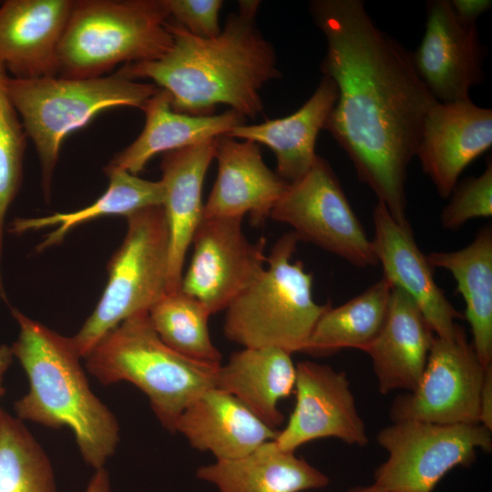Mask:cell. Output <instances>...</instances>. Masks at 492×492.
Returning a JSON list of instances; mask_svg holds the SVG:
<instances>
[{"label": "cell", "instance_id": "6da1fadb", "mask_svg": "<svg viewBox=\"0 0 492 492\" xmlns=\"http://www.w3.org/2000/svg\"><path fill=\"white\" fill-rule=\"evenodd\" d=\"M310 12L326 40L322 72L338 90L323 128L377 201L397 222L409 224L407 168L425 118L438 101L418 76L411 53L375 25L361 0H314Z\"/></svg>", "mask_w": 492, "mask_h": 492}, {"label": "cell", "instance_id": "7a4b0ae2", "mask_svg": "<svg viewBox=\"0 0 492 492\" xmlns=\"http://www.w3.org/2000/svg\"><path fill=\"white\" fill-rule=\"evenodd\" d=\"M259 1H240L215 38L193 36L171 18L166 27L170 49L160 58L130 63L117 72L130 79L148 78L170 96L174 111L212 115L219 104L245 118L263 112L261 89L281 77L275 51L256 26Z\"/></svg>", "mask_w": 492, "mask_h": 492}, {"label": "cell", "instance_id": "3957f363", "mask_svg": "<svg viewBox=\"0 0 492 492\" xmlns=\"http://www.w3.org/2000/svg\"><path fill=\"white\" fill-rule=\"evenodd\" d=\"M19 333L11 345L28 392L14 404L15 416L46 427L69 428L84 461L104 467L118 445L119 424L91 390L71 337H65L11 308Z\"/></svg>", "mask_w": 492, "mask_h": 492}, {"label": "cell", "instance_id": "277c9868", "mask_svg": "<svg viewBox=\"0 0 492 492\" xmlns=\"http://www.w3.org/2000/svg\"><path fill=\"white\" fill-rule=\"evenodd\" d=\"M85 359L87 370L102 384L126 381L141 390L159 423L173 433L185 408L216 386L221 364L169 348L152 328L148 313L123 321Z\"/></svg>", "mask_w": 492, "mask_h": 492}, {"label": "cell", "instance_id": "5b68a950", "mask_svg": "<svg viewBox=\"0 0 492 492\" xmlns=\"http://www.w3.org/2000/svg\"><path fill=\"white\" fill-rule=\"evenodd\" d=\"M9 97L33 142L40 163L41 188L49 200L54 172L65 138L104 110L142 108L159 87L118 72L109 76L73 78L57 75L6 79Z\"/></svg>", "mask_w": 492, "mask_h": 492}, {"label": "cell", "instance_id": "8992f818", "mask_svg": "<svg viewBox=\"0 0 492 492\" xmlns=\"http://www.w3.org/2000/svg\"><path fill=\"white\" fill-rule=\"evenodd\" d=\"M164 0H73L56 52L57 76H105L123 64L160 58L173 38Z\"/></svg>", "mask_w": 492, "mask_h": 492}, {"label": "cell", "instance_id": "52a82bcc", "mask_svg": "<svg viewBox=\"0 0 492 492\" xmlns=\"http://www.w3.org/2000/svg\"><path fill=\"white\" fill-rule=\"evenodd\" d=\"M298 237H280L267 268L225 310V337L243 348L275 347L302 352L321 315L331 305L313 297V274L292 262Z\"/></svg>", "mask_w": 492, "mask_h": 492}, {"label": "cell", "instance_id": "ba28073f", "mask_svg": "<svg viewBox=\"0 0 492 492\" xmlns=\"http://www.w3.org/2000/svg\"><path fill=\"white\" fill-rule=\"evenodd\" d=\"M126 219V235L108 262L103 293L71 337L81 358L123 321L148 313L167 292L169 235L162 206L145 208Z\"/></svg>", "mask_w": 492, "mask_h": 492}, {"label": "cell", "instance_id": "9c48e42d", "mask_svg": "<svg viewBox=\"0 0 492 492\" xmlns=\"http://www.w3.org/2000/svg\"><path fill=\"white\" fill-rule=\"evenodd\" d=\"M491 431L480 424L393 422L376 436L388 456L373 485L388 492H432L451 469L472 465L477 450L491 451Z\"/></svg>", "mask_w": 492, "mask_h": 492}, {"label": "cell", "instance_id": "30bf717a", "mask_svg": "<svg viewBox=\"0 0 492 492\" xmlns=\"http://www.w3.org/2000/svg\"><path fill=\"white\" fill-rule=\"evenodd\" d=\"M270 217L292 227L299 241L311 242L356 267L378 263L372 241L336 174L318 155L302 177L289 183Z\"/></svg>", "mask_w": 492, "mask_h": 492}, {"label": "cell", "instance_id": "8fae6325", "mask_svg": "<svg viewBox=\"0 0 492 492\" xmlns=\"http://www.w3.org/2000/svg\"><path fill=\"white\" fill-rule=\"evenodd\" d=\"M486 368L462 327L450 338L436 335L417 385L392 405L393 422L479 424Z\"/></svg>", "mask_w": 492, "mask_h": 492}, {"label": "cell", "instance_id": "7c38bea8", "mask_svg": "<svg viewBox=\"0 0 492 492\" xmlns=\"http://www.w3.org/2000/svg\"><path fill=\"white\" fill-rule=\"evenodd\" d=\"M241 221L202 218L193 235V252L180 289L210 314L226 310L265 268V239L249 241Z\"/></svg>", "mask_w": 492, "mask_h": 492}, {"label": "cell", "instance_id": "4fadbf2b", "mask_svg": "<svg viewBox=\"0 0 492 492\" xmlns=\"http://www.w3.org/2000/svg\"><path fill=\"white\" fill-rule=\"evenodd\" d=\"M294 390V409L274 439L280 448L295 451L311 441L329 437L347 445H367L366 426L344 372L312 361L299 362Z\"/></svg>", "mask_w": 492, "mask_h": 492}, {"label": "cell", "instance_id": "5bb4252c", "mask_svg": "<svg viewBox=\"0 0 492 492\" xmlns=\"http://www.w3.org/2000/svg\"><path fill=\"white\" fill-rule=\"evenodd\" d=\"M484 56L476 24L458 19L447 0L427 2L425 32L411 57L436 101L470 99L469 89L485 79Z\"/></svg>", "mask_w": 492, "mask_h": 492}, {"label": "cell", "instance_id": "9a60e30c", "mask_svg": "<svg viewBox=\"0 0 492 492\" xmlns=\"http://www.w3.org/2000/svg\"><path fill=\"white\" fill-rule=\"evenodd\" d=\"M491 145L490 108L471 99L436 102L425 118L415 156L438 195L446 199L463 170Z\"/></svg>", "mask_w": 492, "mask_h": 492}, {"label": "cell", "instance_id": "2e32d148", "mask_svg": "<svg viewBox=\"0 0 492 492\" xmlns=\"http://www.w3.org/2000/svg\"><path fill=\"white\" fill-rule=\"evenodd\" d=\"M374 235L372 241L384 276L394 287L404 291L418 306L435 334L453 337L463 315L436 284L433 267L416 244L410 224L397 222L384 204L373 210Z\"/></svg>", "mask_w": 492, "mask_h": 492}, {"label": "cell", "instance_id": "e0dca14e", "mask_svg": "<svg viewBox=\"0 0 492 492\" xmlns=\"http://www.w3.org/2000/svg\"><path fill=\"white\" fill-rule=\"evenodd\" d=\"M218 175L203 205V218H243L261 224L287 190L289 183L269 169L259 145L237 141L227 135L216 138Z\"/></svg>", "mask_w": 492, "mask_h": 492}, {"label": "cell", "instance_id": "ac0fdd59", "mask_svg": "<svg viewBox=\"0 0 492 492\" xmlns=\"http://www.w3.org/2000/svg\"><path fill=\"white\" fill-rule=\"evenodd\" d=\"M73 0H5L0 4V63L15 78L56 74L57 46Z\"/></svg>", "mask_w": 492, "mask_h": 492}, {"label": "cell", "instance_id": "d6986e66", "mask_svg": "<svg viewBox=\"0 0 492 492\" xmlns=\"http://www.w3.org/2000/svg\"><path fill=\"white\" fill-rule=\"evenodd\" d=\"M215 151L213 138L163 153L162 208L169 235L167 292L180 289L186 254L203 218L202 186Z\"/></svg>", "mask_w": 492, "mask_h": 492}, {"label": "cell", "instance_id": "ffe728a7", "mask_svg": "<svg viewBox=\"0 0 492 492\" xmlns=\"http://www.w3.org/2000/svg\"><path fill=\"white\" fill-rule=\"evenodd\" d=\"M175 432L216 460L244 456L274 440L279 430L263 423L232 395L214 386L194 399L179 417Z\"/></svg>", "mask_w": 492, "mask_h": 492}, {"label": "cell", "instance_id": "44dd1931", "mask_svg": "<svg viewBox=\"0 0 492 492\" xmlns=\"http://www.w3.org/2000/svg\"><path fill=\"white\" fill-rule=\"evenodd\" d=\"M435 333L415 302L394 287L384 324L366 349L378 390H414L425 370Z\"/></svg>", "mask_w": 492, "mask_h": 492}, {"label": "cell", "instance_id": "7402d4cb", "mask_svg": "<svg viewBox=\"0 0 492 492\" xmlns=\"http://www.w3.org/2000/svg\"><path fill=\"white\" fill-rule=\"evenodd\" d=\"M141 110L146 121L138 137L117 153L106 168L138 175L157 154L227 135L245 124V118L232 109L221 114L191 116L172 109L169 94L159 88Z\"/></svg>", "mask_w": 492, "mask_h": 492}, {"label": "cell", "instance_id": "603a6c76", "mask_svg": "<svg viewBox=\"0 0 492 492\" xmlns=\"http://www.w3.org/2000/svg\"><path fill=\"white\" fill-rule=\"evenodd\" d=\"M337 97L335 83L323 76L311 97L294 113L261 124L238 126L227 136L270 148L276 158V173L286 182H294L314 163L317 136Z\"/></svg>", "mask_w": 492, "mask_h": 492}, {"label": "cell", "instance_id": "cb8c5ba5", "mask_svg": "<svg viewBox=\"0 0 492 492\" xmlns=\"http://www.w3.org/2000/svg\"><path fill=\"white\" fill-rule=\"evenodd\" d=\"M196 476L219 492H302L325 487L329 477L294 451L270 440L248 455L200 466Z\"/></svg>", "mask_w": 492, "mask_h": 492}, {"label": "cell", "instance_id": "d4e9b609", "mask_svg": "<svg viewBox=\"0 0 492 492\" xmlns=\"http://www.w3.org/2000/svg\"><path fill=\"white\" fill-rule=\"evenodd\" d=\"M292 354L275 347L243 348L220 364L216 387L232 395L263 423L277 429L283 421L279 402L294 390Z\"/></svg>", "mask_w": 492, "mask_h": 492}, {"label": "cell", "instance_id": "484cf974", "mask_svg": "<svg viewBox=\"0 0 492 492\" xmlns=\"http://www.w3.org/2000/svg\"><path fill=\"white\" fill-rule=\"evenodd\" d=\"M434 267L448 271L466 304L471 344L484 367L492 365V228L486 225L467 246L426 255Z\"/></svg>", "mask_w": 492, "mask_h": 492}, {"label": "cell", "instance_id": "4316f807", "mask_svg": "<svg viewBox=\"0 0 492 492\" xmlns=\"http://www.w3.org/2000/svg\"><path fill=\"white\" fill-rule=\"evenodd\" d=\"M104 171L109 179L108 187L90 205L70 212L16 218L12 221L9 231L22 234L56 226L36 246L40 252L61 243L69 231L89 220L107 216L128 217L145 208L162 206L164 187L161 180L144 179L119 169L105 167Z\"/></svg>", "mask_w": 492, "mask_h": 492}, {"label": "cell", "instance_id": "83f0119b", "mask_svg": "<svg viewBox=\"0 0 492 492\" xmlns=\"http://www.w3.org/2000/svg\"><path fill=\"white\" fill-rule=\"evenodd\" d=\"M393 288L382 278L342 305H330L317 321L302 352L313 355H329L347 348L365 352L384 324Z\"/></svg>", "mask_w": 492, "mask_h": 492}, {"label": "cell", "instance_id": "f1b7e54d", "mask_svg": "<svg viewBox=\"0 0 492 492\" xmlns=\"http://www.w3.org/2000/svg\"><path fill=\"white\" fill-rule=\"evenodd\" d=\"M148 315L160 340L175 352L200 362L220 364L221 354L209 331L211 314L193 296L181 289L167 292Z\"/></svg>", "mask_w": 492, "mask_h": 492}, {"label": "cell", "instance_id": "f546056e", "mask_svg": "<svg viewBox=\"0 0 492 492\" xmlns=\"http://www.w3.org/2000/svg\"><path fill=\"white\" fill-rule=\"evenodd\" d=\"M0 492H56L46 453L23 421L1 407Z\"/></svg>", "mask_w": 492, "mask_h": 492}, {"label": "cell", "instance_id": "4dcf8cb0", "mask_svg": "<svg viewBox=\"0 0 492 492\" xmlns=\"http://www.w3.org/2000/svg\"><path fill=\"white\" fill-rule=\"evenodd\" d=\"M8 73L0 63V268L7 210L22 183L27 136L6 87ZM5 292L0 270V294Z\"/></svg>", "mask_w": 492, "mask_h": 492}, {"label": "cell", "instance_id": "1f68e13d", "mask_svg": "<svg viewBox=\"0 0 492 492\" xmlns=\"http://www.w3.org/2000/svg\"><path fill=\"white\" fill-rule=\"evenodd\" d=\"M449 197L451 199L440 215V222L445 229L457 230L472 219L491 217V159L481 175L457 182Z\"/></svg>", "mask_w": 492, "mask_h": 492}, {"label": "cell", "instance_id": "d6a6232c", "mask_svg": "<svg viewBox=\"0 0 492 492\" xmlns=\"http://www.w3.org/2000/svg\"><path fill=\"white\" fill-rule=\"evenodd\" d=\"M169 18L201 38H215L221 30L219 14L221 0H164Z\"/></svg>", "mask_w": 492, "mask_h": 492}, {"label": "cell", "instance_id": "836d02e7", "mask_svg": "<svg viewBox=\"0 0 492 492\" xmlns=\"http://www.w3.org/2000/svg\"><path fill=\"white\" fill-rule=\"evenodd\" d=\"M451 7L461 21L467 24H476L478 16L491 8L490 0H452Z\"/></svg>", "mask_w": 492, "mask_h": 492}, {"label": "cell", "instance_id": "e575fe53", "mask_svg": "<svg viewBox=\"0 0 492 492\" xmlns=\"http://www.w3.org/2000/svg\"><path fill=\"white\" fill-rule=\"evenodd\" d=\"M479 424L492 430V365L486 368L479 396Z\"/></svg>", "mask_w": 492, "mask_h": 492}, {"label": "cell", "instance_id": "d590c367", "mask_svg": "<svg viewBox=\"0 0 492 492\" xmlns=\"http://www.w3.org/2000/svg\"><path fill=\"white\" fill-rule=\"evenodd\" d=\"M86 492H111L109 474L105 467L95 470Z\"/></svg>", "mask_w": 492, "mask_h": 492}, {"label": "cell", "instance_id": "8d00e7d4", "mask_svg": "<svg viewBox=\"0 0 492 492\" xmlns=\"http://www.w3.org/2000/svg\"><path fill=\"white\" fill-rule=\"evenodd\" d=\"M14 359L11 346L6 344L0 345V398L5 395L4 386L5 374L10 367Z\"/></svg>", "mask_w": 492, "mask_h": 492}, {"label": "cell", "instance_id": "74e56055", "mask_svg": "<svg viewBox=\"0 0 492 492\" xmlns=\"http://www.w3.org/2000/svg\"><path fill=\"white\" fill-rule=\"evenodd\" d=\"M349 492H388L384 489H381L374 485L370 486H359L355 487H352Z\"/></svg>", "mask_w": 492, "mask_h": 492}]
</instances>
